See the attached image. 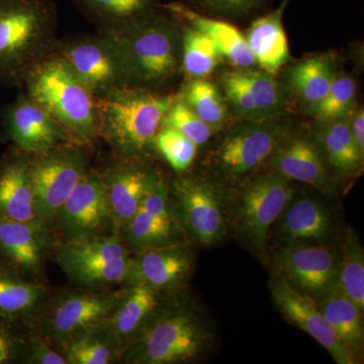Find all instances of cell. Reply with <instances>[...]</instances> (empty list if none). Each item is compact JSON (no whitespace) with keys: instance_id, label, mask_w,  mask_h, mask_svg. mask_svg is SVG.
Segmentation results:
<instances>
[{"instance_id":"obj_1","label":"cell","mask_w":364,"mask_h":364,"mask_svg":"<svg viewBox=\"0 0 364 364\" xmlns=\"http://www.w3.org/2000/svg\"><path fill=\"white\" fill-rule=\"evenodd\" d=\"M100 30L117 41L130 86L156 90L181 69V26L162 7L119 28Z\"/></svg>"},{"instance_id":"obj_2","label":"cell","mask_w":364,"mask_h":364,"mask_svg":"<svg viewBox=\"0 0 364 364\" xmlns=\"http://www.w3.org/2000/svg\"><path fill=\"white\" fill-rule=\"evenodd\" d=\"M52 0H0V83L21 85L56 46Z\"/></svg>"},{"instance_id":"obj_3","label":"cell","mask_w":364,"mask_h":364,"mask_svg":"<svg viewBox=\"0 0 364 364\" xmlns=\"http://www.w3.org/2000/svg\"><path fill=\"white\" fill-rule=\"evenodd\" d=\"M26 95L45 109L74 144L100 138L97 97L61 57L43 60L23 83Z\"/></svg>"},{"instance_id":"obj_4","label":"cell","mask_w":364,"mask_h":364,"mask_svg":"<svg viewBox=\"0 0 364 364\" xmlns=\"http://www.w3.org/2000/svg\"><path fill=\"white\" fill-rule=\"evenodd\" d=\"M177 97L126 86L97 98L100 136L121 156H141L154 147L163 119Z\"/></svg>"},{"instance_id":"obj_5","label":"cell","mask_w":364,"mask_h":364,"mask_svg":"<svg viewBox=\"0 0 364 364\" xmlns=\"http://www.w3.org/2000/svg\"><path fill=\"white\" fill-rule=\"evenodd\" d=\"M212 344V333L198 311L178 304L161 309L122 354L128 363H186L202 358Z\"/></svg>"},{"instance_id":"obj_6","label":"cell","mask_w":364,"mask_h":364,"mask_svg":"<svg viewBox=\"0 0 364 364\" xmlns=\"http://www.w3.org/2000/svg\"><path fill=\"white\" fill-rule=\"evenodd\" d=\"M60 267L74 282L90 289L126 282L132 257L119 234L68 240L57 251Z\"/></svg>"},{"instance_id":"obj_7","label":"cell","mask_w":364,"mask_h":364,"mask_svg":"<svg viewBox=\"0 0 364 364\" xmlns=\"http://www.w3.org/2000/svg\"><path fill=\"white\" fill-rule=\"evenodd\" d=\"M54 53L70 66L97 98L130 86L121 50L107 31L98 28L95 35L58 40Z\"/></svg>"},{"instance_id":"obj_8","label":"cell","mask_w":364,"mask_h":364,"mask_svg":"<svg viewBox=\"0 0 364 364\" xmlns=\"http://www.w3.org/2000/svg\"><path fill=\"white\" fill-rule=\"evenodd\" d=\"M123 293L90 289L59 296L40 312V336L56 348L67 340L102 329Z\"/></svg>"},{"instance_id":"obj_9","label":"cell","mask_w":364,"mask_h":364,"mask_svg":"<svg viewBox=\"0 0 364 364\" xmlns=\"http://www.w3.org/2000/svg\"><path fill=\"white\" fill-rule=\"evenodd\" d=\"M87 170L82 151L68 144L32 156L33 195L41 219L47 226L55 222L62 205Z\"/></svg>"},{"instance_id":"obj_10","label":"cell","mask_w":364,"mask_h":364,"mask_svg":"<svg viewBox=\"0 0 364 364\" xmlns=\"http://www.w3.org/2000/svg\"><path fill=\"white\" fill-rule=\"evenodd\" d=\"M291 181L277 172L256 177L242 191L239 224L251 247L262 253L268 232L293 198Z\"/></svg>"},{"instance_id":"obj_11","label":"cell","mask_w":364,"mask_h":364,"mask_svg":"<svg viewBox=\"0 0 364 364\" xmlns=\"http://www.w3.org/2000/svg\"><path fill=\"white\" fill-rule=\"evenodd\" d=\"M287 136V127L277 119L246 121L230 132L215 151L218 168L239 177L260 166Z\"/></svg>"},{"instance_id":"obj_12","label":"cell","mask_w":364,"mask_h":364,"mask_svg":"<svg viewBox=\"0 0 364 364\" xmlns=\"http://www.w3.org/2000/svg\"><path fill=\"white\" fill-rule=\"evenodd\" d=\"M65 241L105 236L114 228L102 174L87 170L57 215Z\"/></svg>"},{"instance_id":"obj_13","label":"cell","mask_w":364,"mask_h":364,"mask_svg":"<svg viewBox=\"0 0 364 364\" xmlns=\"http://www.w3.org/2000/svg\"><path fill=\"white\" fill-rule=\"evenodd\" d=\"M184 226L205 245L221 241L226 230L224 207L219 191L208 182L191 177L174 181L172 188Z\"/></svg>"},{"instance_id":"obj_14","label":"cell","mask_w":364,"mask_h":364,"mask_svg":"<svg viewBox=\"0 0 364 364\" xmlns=\"http://www.w3.org/2000/svg\"><path fill=\"white\" fill-rule=\"evenodd\" d=\"M7 138L30 156L45 154L66 143H73L51 116L26 93H20L4 114ZM74 144V143H73Z\"/></svg>"},{"instance_id":"obj_15","label":"cell","mask_w":364,"mask_h":364,"mask_svg":"<svg viewBox=\"0 0 364 364\" xmlns=\"http://www.w3.org/2000/svg\"><path fill=\"white\" fill-rule=\"evenodd\" d=\"M270 293L274 305L279 312L299 329L312 336L318 343L329 352L338 364H354L355 359L336 336L326 322L320 306L313 296L287 282L282 274L272 277Z\"/></svg>"},{"instance_id":"obj_16","label":"cell","mask_w":364,"mask_h":364,"mask_svg":"<svg viewBox=\"0 0 364 364\" xmlns=\"http://www.w3.org/2000/svg\"><path fill=\"white\" fill-rule=\"evenodd\" d=\"M280 274L289 284L311 296L331 293L338 282L340 258L321 246L291 247L280 253Z\"/></svg>"},{"instance_id":"obj_17","label":"cell","mask_w":364,"mask_h":364,"mask_svg":"<svg viewBox=\"0 0 364 364\" xmlns=\"http://www.w3.org/2000/svg\"><path fill=\"white\" fill-rule=\"evenodd\" d=\"M107 174H102L111 208L114 232L119 234L140 208L145 196L156 186L160 176L152 169L124 157Z\"/></svg>"},{"instance_id":"obj_18","label":"cell","mask_w":364,"mask_h":364,"mask_svg":"<svg viewBox=\"0 0 364 364\" xmlns=\"http://www.w3.org/2000/svg\"><path fill=\"white\" fill-rule=\"evenodd\" d=\"M160 291L136 282L128 284L102 331L114 342L119 353L141 336L161 311Z\"/></svg>"},{"instance_id":"obj_19","label":"cell","mask_w":364,"mask_h":364,"mask_svg":"<svg viewBox=\"0 0 364 364\" xmlns=\"http://www.w3.org/2000/svg\"><path fill=\"white\" fill-rule=\"evenodd\" d=\"M138 253L132 257L126 280L128 284L141 282L160 293L174 291L182 287L193 270V253L182 244Z\"/></svg>"},{"instance_id":"obj_20","label":"cell","mask_w":364,"mask_h":364,"mask_svg":"<svg viewBox=\"0 0 364 364\" xmlns=\"http://www.w3.org/2000/svg\"><path fill=\"white\" fill-rule=\"evenodd\" d=\"M50 247L47 225L0 219V252L16 273L40 274Z\"/></svg>"},{"instance_id":"obj_21","label":"cell","mask_w":364,"mask_h":364,"mask_svg":"<svg viewBox=\"0 0 364 364\" xmlns=\"http://www.w3.org/2000/svg\"><path fill=\"white\" fill-rule=\"evenodd\" d=\"M268 163L274 172L289 181L303 182L324 193L331 191L324 158L318 146L306 136H284Z\"/></svg>"},{"instance_id":"obj_22","label":"cell","mask_w":364,"mask_h":364,"mask_svg":"<svg viewBox=\"0 0 364 364\" xmlns=\"http://www.w3.org/2000/svg\"><path fill=\"white\" fill-rule=\"evenodd\" d=\"M31 159L18 150L0 163V219L45 224L33 195Z\"/></svg>"},{"instance_id":"obj_23","label":"cell","mask_w":364,"mask_h":364,"mask_svg":"<svg viewBox=\"0 0 364 364\" xmlns=\"http://www.w3.org/2000/svg\"><path fill=\"white\" fill-rule=\"evenodd\" d=\"M161 7L177 21L205 33L217 46L223 58L232 65L240 69L252 68L255 65L245 35L232 23L208 18L183 2L162 4Z\"/></svg>"},{"instance_id":"obj_24","label":"cell","mask_w":364,"mask_h":364,"mask_svg":"<svg viewBox=\"0 0 364 364\" xmlns=\"http://www.w3.org/2000/svg\"><path fill=\"white\" fill-rule=\"evenodd\" d=\"M289 2V0H282L274 11L254 21L245 35L255 63L272 76L277 75L291 59L282 23Z\"/></svg>"},{"instance_id":"obj_25","label":"cell","mask_w":364,"mask_h":364,"mask_svg":"<svg viewBox=\"0 0 364 364\" xmlns=\"http://www.w3.org/2000/svg\"><path fill=\"white\" fill-rule=\"evenodd\" d=\"M337 59L332 53H322L298 62L284 72L287 87L309 107L318 104L337 75Z\"/></svg>"},{"instance_id":"obj_26","label":"cell","mask_w":364,"mask_h":364,"mask_svg":"<svg viewBox=\"0 0 364 364\" xmlns=\"http://www.w3.org/2000/svg\"><path fill=\"white\" fill-rule=\"evenodd\" d=\"M320 310L326 322L355 361L360 360L364 346L363 311L337 287L326 294Z\"/></svg>"},{"instance_id":"obj_27","label":"cell","mask_w":364,"mask_h":364,"mask_svg":"<svg viewBox=\"0 0 364 364\" xmlns=\"http://www.w3.org/2000/svg\"><path fill=\"white\" fill-rule=\"evenodd\" d=\"M331 223L324 205L311 198H299L284 213L280 234L291 243L321 241L329 233Z\"/></svg>"},{"instance_id":"obj_28","label":"cell","mask_w":364,"mask_h":364,"mask_svg":"<svg viewBox=\"0 0 364 364\" xmlns=\"http://www.w3.org/2000/svg\"><path fill=\"white\" fill-rule=\"evenodd\" d=\"M47 299L42 284L26 282L16 272H0V318L32 317L41 312Z\"/></svg>"},{"instance_id":"obj_29","label":"cell","mask_w":364,"mask_h":364,"mask_svg":"<svg viewBox=\"0 0 364 364\" xmlns=\"http://www.w3.org/2000/svg\"><path fill=\"white\" fill-rule=\"evenodd\" d=\"M127 243L136 252L182 244L174 218L162 217L139 208L124 230Z\"/></svg>"},{"instance_id":"obj_30","label":"cell","mask_w":364,"mask_h":364,"mask_svg":"<svg viewBox=\"0 0 364 364\" xmlns=\"http://www.w3.org/2000/svg\"><path fill=\"white\" fill-rule=\"evenodd\" d=\"M321 124V142L332 166L342 173H354L364 156L354 140L348 117Z\"/></svg>"},{"instance_id":"obj_31","label":"cell","mask_w":364,"mask_h":364,"mask_svg":"<svg viewBox=\"0 0 364 364\" xmlns=\"http://www.w3.org/2000/svg\"><path fill=\"white\" fill-rule=\"evenodd\" d=\"M100 28H116L161 7V0H75Z\"/></svg>"},{"instance_id":"obj_32","label":"cell","mask_w":364,"mask_h":364,"mask_svg":"<svg viewBox=\"0 0 364 364\" xmlns=\"http://www.w3.org/2000/svg\"><path fill=\"white\" fill-rule=\"evenodd\" d=\"M252 97L258 121L277 119L287 112L289 88L274 76L253 68L241 69Z\"/></svg>"},{"instance_id":"obj_33","label":"cell","mask_w":364,"mask_h":364,"mask_svg":"<svg viewBox=\"0 0 364 364\" xmlns=\"http://www.w3.org/2000/svg\"><path fill=\"white\" fill-rule=\"evenodd\" d=\"M186 26L182 33L181 69L191 78H205L221 63V53L205 33Z\"/></svg>"},{"instance_id":"obj_34","label":"cell","mask_w":364,"mask_h":364,"mask_svg":"<svg viewBox=\"0 0 364 364\" xmlns=\"http://www.w3.org/2000/svg\"><path fill=\"white\" fill-rule=\"evenodd\" d=\"M56 349L66 359L67 364H109L121 355L102 329L67 340Z\"/></svg>"},{"instance_id":"obj_35","label":"cell","mask_w":364,"mask_h":364,"mask_svg":"<svg viewBox=\"0 0 364 364\" xmlns=\"http://www.w3.org/2000/svg\"><path fill=\"white\" fill-rule=\"evenodd\" d=\"M196 116L218 130L227 119V105L221 90L205 78L193 79L181 95Z\"/></svg>"},{"instance_id":"obj_36","label":"cell","mask_w":364,"mask_h":364,"mask_svg":"<svg viewBox=\"0 0 364 364\" xmlns=\"http://www.w3.org/2000/svg\"><path fill=\"white\" fill-rule=\"evenodd\" d=\"M336 287L363 311L364 252L355 234L349 233L345 242Z\"/></svg>"},{"instance_id":"obj_37","label":"cell","mask_w":364,"mask_h":364,"mask_svg":"<svg viewBox=\"0 0 364 364\" xmlns=\"http://www.w3.org/2000/svg\"><path fill=\"white\" fill-rule=\"evenodd\" d=\"M355 97V81L346 74H339L325 97L310 107L311 114L320 123L344 119L350 114Z\"/></svg>"},{"instance_id":"obj_38","label":"cell","mask_w":364,"mask_h":364,"mask_svg":"<svg viewBox=\"0 0 364 364\" xmlns=\"http://www.w3.org/2000/svg\"><path fill=\"white\" fill-rule=\"evenodd\" d=\"M177 173H183L195 161L198 146L170 127L161 126L153 144Z\"/></svg>"},{"instance_id":"obj_39","label":"cell","mask_w":364,"mask_h":364,"mask_svg":"<svg viewBox=\"0 0 364 364\" xmlns=\"http://www.w3.org/2000/svg\"><path fill=\"white\" fill-rule=\"evenodd\" d=\"M162 126L170 127L189 140L193 141L198 147L205 145L213 136L215 129L196 116L193 109L182 100L181 95L172 104L165 114Z\"/></svg>"},{"instance_id":"obj_40","label":"cell","mask_w":364,"mask_h":364,"mask_svg":"<svg viewBox=\"0 0 364 364\" xmlns=\"http://www.w3.org/2000/svg\"><path fill=\"white\" fill-rule=\"evenodd\" d=\"M221 83L225 95L234 112L245 121H258L250 90L240 68L225 72Z\"/></svg>"},{"instance_id":"obj_41","label":"cell","mask_w":364,"mask_h":364,"mask_svg":"<svg viewBox=\"0 0 364 364\" xmlns=\"http://www.w3.org/2000/svg\"><path fill=\"white\" fill-rule=\"evenodd\" d=\"M208 13L225 16H246L261 9L267 0H189Z\"/></svg>"},{"instance_id":"obj_42","label":"cell","mask_w":364,"mask_h":364,"mask_svg":"<svg viewBox=\"0 0 364 364\" xmlns=\"http://www.w3.org/2000/svg\"><path fill=\"white\" fill-rule=\"evenodd\" d=\"M26 360L35 364H67L64 356L39 334L26 343Z\"/></svg>"},{"instance_id":"obj_43","label":"cell","mask_w":364,"mask_h":364,"mask_svg":"<svg viewBox=\"0 0 364 364\" xmlns=\"http://www.w3.org/2000/svg\"><path fill=\"white\" fill-rule=\"evenodd\" d=\"M23 343L6 325L0 323V364L9 363L18 358Z\"/></svg>"},{"instance_id":"obj_44","label":"cell","mask_w":364,"mask_h":364,"mask_svg":"<svg viewBox=\"0 0 364 364\" xmlns=\"http://www.w3.org/2000/svg\"><path fill=\"white\" fill-rule=\"evenodd\" d=\"M352 134L354 140L358 144L359 151L364 156V112L363 109H358L353 114V119L350 121Z\"/></svg>"}]
</instances>
